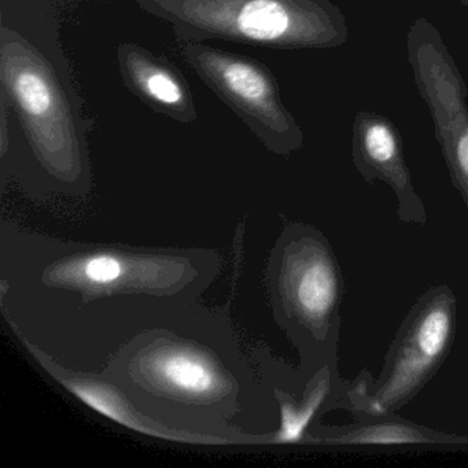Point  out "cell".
I'll return each mask as SVG.
<instances>
[{
  "mask_svg": "<svg viewBox=\"0 0 468 468\" xmlns=\"http://www.w3.org/2000/svg\"><path fill=\"white\" fill-rule=\"evenodd\" d=\"M460 4H462V6H464L465 9L468 10V0H460Z\"/></svg>",
  "mask_w": 468,
  "mask_h": 468,
  "instance_id": "12",
  "label": "cell"
},
{
  "mask_svg": "<svg viewBox=\"0 0 468 468\" xmlns=\"http://www.w3.org/2000/svg\"><path fill=\"white\" fill-rule=\"evenodd\" d=\"M356 421L346 426L311 427L305 442L314 445H434V443H468V435L437 431L407 420L396 413L372 416L355 413Z\"/></svg>",
  "mask_w": 468,
  "mask_h": 468,
  "instance_id": "10",
  "label": "cell"
},
{
  "mask_svg": "<svg viewBox=\"0 0 468 468\" xmlns=\"http://www.w3.org/2000/svg\"><path fill=\"white\" fill-rule=\"evenodd\" d=\"M185 56L205 83L271 152L289 157L303 146V130L284 108L278 81L265 65L191 42L185 46Z\"/></svg>",
  "mask_w": 468,
  "mask_h": 468,
  "instance_id": "5",
  "label": "cell"
},
{
  "mask_svg": "<svg viewBox=\"0 0 468 468\" xmlns=\"http://www.w3.org/2000/svg\"><path fill=\"white\" fill-rule=\"evenodd\" d=\"M191 40H237L282 50L334 48L349 37L330 0H141Z\"/></svg>",
  "mask_w": 468,
  "mask_h": 468,
  "instance_id": "2",
  "label": "cell"
},
{
  "mask_svg": "<svg viewBox=\"0 0 468 468\" xmlns=\"http://www.w3.org/2000/svg\"><path fill=\"white\" fill-rule=\"evenodd\" d=\"M0 78L46 171L64 182L80 179L86 153L78 113L50 62L26 37L5 26Z\"/></svg>",
  "mask_w": 468,
  "mask_h": 468,
  "instance_id": "3",
  "label": "cell"
},
{
  "mask_svg": "<svg viewBox=\"0 0 468 468\" xmlns=\"http://www.w3.org/2000/svg\"><path fill=\"white\" fill-rule=\"evenodd\" d=\"M120 70L131 91L154 111L180 122L197 120L188 84L176 68L136 45L119 48Z\"/></svg>",
  "mask_w": 468,
  "mask_h": 468,
  "instance_id": "9",
  "label": "cell"
},
{
  "mask_svg": "<svg viewBox=\"0 0 468 468\" xmlns=\"http://www.w3.org/2000/svg\"><path fill=\"white\" fill-rule=\"evenodd\" d=\"M54 374L57 375V378L62 379V382L69 390L78 394L83 401L100 410L103 415L120 421L124 426L133 427L138 431L161 437L157 430L149 427V423H146L144 419L133 413V408L128 407L122 401V396L112 390L111 386L103 385L102 382L90 379V378H81L80 375H70L67 372L61 375L58 371L54 372Z\"/></svg>",
  "mask_w": 468,
  "mask_h": 468,
  "instance_id": "11",
  "label": "cell"
},
{
  "mask_svg": "<svg viewBox=\"0 0 468 468\" xmlns=\"http://www.w3.org/2000/svg\"><path fill=\"white\" fill-rule=\"evenodd\" d=\"M352 160L364 182H382L391 188L397 198V218L401 223L426 226V207L413 187L412 175L405 163L402 136L391 120L374 112L356 114Z\"/></svg>",
  "mask_w": 468,
  "mask_h": 468,
  "instance_id": "7",
  "label": "cell"
},
{
  "mask_svg": "<svg viewBox=\"0 0 468 468\" xmlns=\"http://www.w3.org/2000/svg\"><path fill=\"white\" fill-rule=\"evenodd\" d=\"M408 62L421 100L429 106L434 135L468 215V87L440 31L427 18L410 24Z\"/></svg>",
  "mask_w": 468,
  "mask_h": 468,
  "instance_id": "6",
  "label": "cell"
},
{
  "mask_svg": "<svg viewBox=\"0 0 468 468\" xmlns=\"http://www.w3.org/2000/svg\"><path fill=\"white\" fill-rule=\"evenodd\" d=\"M268 273L276 322L300 352L303 374L311 378L338 367L346 284L327 237L309 224H290L273 249Z\"/></svg>",
  "mask_w": 468,
  "mask_h": 468,
  "instance_id": "1",
  "label": "cell"
},
{
  "mask_svg": "<svg viewBox=\"0 0 468 468\" xmlns=\"http://www.w3.org/2000/svg\"><path fill=\"white\" fill-rule=\"evenodd\" d=\"M457 298L445 283L427 289L399 323L382 372L352 413L385 416L410 404L440 371L453 346Z\"/></svg>",
  "mask_w": 468,
  "mask_h": 468,
  "instance_id": "4",
  "label": "cell"
},
{
  "mask_svg": "<svg viewBox=\"0 0 468 468\" xmlns=\"http://www.w3.org/2000/svg\"><path fill=\"white\" fill-rule=\"evenodd\" d=\"M139 357L136 377L144 378L147 388L177 402L218 401L231 391L220 364L198 347L157 341Z\"/></svg>",
  "mask_w": 468,
  "mask_h": 468,
  "instance_id": "8",
  "label": "cell"
}]
</instances>
